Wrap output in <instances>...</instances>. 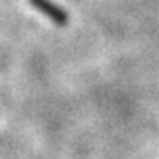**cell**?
<instances>
[{
	"label": "cell",
	"mask_w": 159,
	"mask_h": 159,
	"mask_svg": "<svg viewBox=\"0 0 159 159\" xmlns=\"http://www.w3.org/2000/svg\"><path fill=\"white\" fill-rule=\"evenodd\" d=\"M32 7H35L39 12H43L44 16H48L51 21L58 25V27H66L69 21V14L64 11L62 7H58L55 2L51 0H29Z\"/></svg>",
	"instance_id": "1"
}]
</instances>
